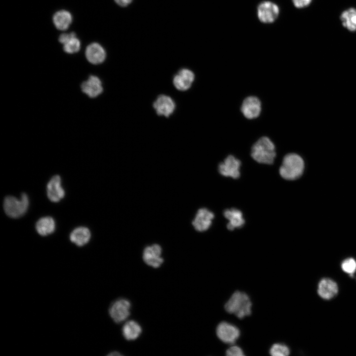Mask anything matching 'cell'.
<instances>
[{"instance_id":"cell-27","label":"cell","mask_w":356,"mask_h":356,"mask_svg":"<svg viewBox=\"0 0 356 356\" xmlns=\"http://www.w3.org/2000/svg\"><path fill=\"white\" fill-rule=\"evenodd\" d=\"M227 356H243L245 355L242 349L237 346H232L226 351Z\"/></svg>"},{"instance_id":"cell-12","label":"cell","mask_w":356,"mask_h":356,"mask_svg":"<svg viewBox=\"0 0 356 356\" xmlns=\"http://www.w3.org/2000/svg\"><path fill=\"white\" fill-rule=\"evenodd\" d=\"M195 79L193 72L188 69H182L174 76L173 84L175 88L181 91L188 89Z\"/></svg>"},{"instance_id":"cell-20","label":"cell","mask_w":356,"mask_h":356,"mask_svg":"<svg viewBox=\"0 0 356 356\" xmlns=\"http://www.w3.org/2000/svg\"><path fill=\"white\" fill-rule=\"evenodd\" d=\"M90 238L89 229L85 227H79L75 229L70 234V239L78 246L87 244Z\"/></svg>"},{"instance_id":"cell-7","label":"cell","mask_w":356,"mask_h":356,"mask_svg":"<svg viewBox=\"0 0 356 356\" xmlns=\"http://www.w3.org/2000/svg\"><path fill=\"white\" fill-rule=\"evenodd\" d=\"M241 164L239 159L232 155H229L219 164V172L224 177H229L234 179L238 178L240 176Z\"/></svg>"},{"instance_id":"cell-28","label":"cell","mask_w":356,"mask_h":356,"mask_svg":"<svg viewBox=\"0 0 356 356\" xmlns=\"http://www.w3.org/2000/svg\"><path fill=\"white\" fill-rule=\"evenodd\" d=\"M312 0H292L294 6L297 8H303L308 6Z\"/></svg>"},{"instance_id":"cell-14","label":"cell","mask_w":356,"mask_h":356,"mask_svg":"<svg viewBox=\"0 0 356 356\" xmlns=\"http://www.w3.org/2000/svg\"><path fill=\"white\" fill-rule=\"evenodd\" d=\"M82 91L90 98H94L103 91L100 80L96 76H90L88 79L81 85Z\"/></svg>"},{"instance_id":"cell-5","label":"cell","mask_w":356,"mask_h":356,"mask_svg":"<svg viewBox=\"0 0 356 356\" xmlns=\"http://www.w3.org/2000/svg\"><path fill=\"white\" fill-rule=\"evenodd\" d=\"M216 334L222 342L232 344L239 337L240 331L235 325L226 321H222L217 327Z\"/></svg>"},{"instance_id":"cell-16","label":"cell","mask_w":356,"mask_h":356,"mask_svg":"<svg viewBox=\"0 0 356 356\" xmlns=\"http://www.w3.org/2000/svg\"><path fill=\"white\" fill-rule=\"evenodd\" d=\"M106 53L104 48L99 44L92 43L87 47L86 56L88 60L93 64L102 63L106 58Z\"/></svg>"},{"instance_id":"cell-30","label":"cell","mask_w":356,"mask_h":356,"mask_svg":"<svg viewBox=\"0 0 356 356\" xmlns=\"http://www.w3.org/2000/svg\"><path fill=\"white\" fill-rule=\"evenodd\" d=\"M121 355L119 353H118L117 352H112L111 353H110L108 355V356H121Z\"/></svg>"},{"instance_id":"cell-9","label":"cell","mask_w":356,"mask_h":356,"mask_svg":"<svg viewBox=\"0 0 356 356\" xmlns=\"http://www.w3.org/2000/svg\"><path fill=\"white\" fill-rule=\"evenodd\" d=\"M162 254V249L161 246L154 244L147 246L144 249L142 258L147 265L154 268H158L164 262Z\"/></svg>"},{"instance_id":"cell-17","label":"cell","mask_w":356,"mask_h":356,"mask_svg":"<svg viewBox=\"0 0 356 356\" xmlns=\"http://www.w3.org/2000/svg\"><path fill=\"white\" fill-rule=\"evenodd\" d=\"M338 292L337 283L329 278L321 279L318 285L317 292L320 297L329 300L334 297Z\"/></svg>"},{"instance_id":"cell-2","label":"cell","mask_w":356,"mask_h":356,"mask_svg":"<svg viewBox=\"0 0 356 356\" xmlns=\"http://www.w3.org/2000/svg\"><path fill=\"white\" fill-rule=\"evenodd\" d=\"M252 306L250 297L246 293L236 291L226 302L224 309L228 313L242 319L251 314Z\"/></svg>"},{"instance_id":"cell-13","label":"cell","mask_w":356,"mask_h":356,"mask_svg":"<svg viewBox=\"0 0 356 356\" xmlns=\"http://www.w3.org/2000/svg\"><path fill=\"white\" fill-rule=\"evenodd\" d=\"M153 107L158 115L168 117L174 112L175 104L170 96L160 95L154 101Z\"/></svg>"},{"instance_id":"cell-26","label":"cell","mask_w":356,"mask_h":356,"mask_svg":"<svg viewBox=\"0 0 356 356\" xmlns=\"http://www.w3.org/2000/svg\"><path fill=\"white\" fill-rule=\"evenodd\" d=\"M341 267L344 272L353 276L354 273L356 271V261L352 258L347 259L342 262Z\"/></svg>"},{"instance_id":"cell-18","label":"cell","mask_w":356,"mask_h":356,"mask_svg":"<svg viewBox=\"0 0 356 356\" xmlns=\"http://www.w3.org/2000/svg\"><path fill=\"white\" fill-rule=\"evenodd\" d=\"M223 216L228 220L226 227L229 230H233L235 228H241L245 223L242 213L238 209H226L223 212Z\"/></svg>"},{"instance_id":"cell-29","label":"cell","mask_w":356,"mask_h":356,"mask_svg":"<svg viewBox=\"0 0 356 356\" xmlns=\"http://www.w3.org/2000/svg\"><path fill=\"white\" fill-rule=\"evenodd\" d=\"M116 3L121 6H126L129 4L133 0H114Z\"/></svg>"},{"instance_id":"cell-6","label":"cell","mask_w":356,"mask_h":356,"mask_svg":"<svg viewBox=\"0 0 356 356\" xmlns=\"http://www.w3.org/2000/svg\"><path fill=\"white\" fill-rule=\"evenodd\" d=\"M240 111L243 116L248 120L257 118L262 111V102L256 96L250 95L244 99Z\"/></svg>"},{"instance_id":"cell-24","label":"cell","mask_w":356,"mask_h":356,"mask_svg":"<svg viewBox=\"0 0 356 356\" xmlns=\"http://www.w3.org/2000/svg\"><path fill=\"white\" fill-rule=\"evenodd\" d=\"M344 27L351 32L356 31V9L350 8L343 11L340 17Z\"/></svg>"},{"instance_id":"cell-19","label":"cell","mask_w":356,"mask_h":356,"mask_svg":"<svg viewBox=\"0 0 356 356\" xmlns=\"http://www.w3.org/2000/svg\"><path fill=\"white\" fill-rule=\"evenodd\" d=\"M60 42L63 44L64 50L68 53L78 52L80 48V42L74 32L61 35Z\"/></svg>"},{"instance_id":"cell-11","label":"cell","mask_w":356,"mask_h":356,"mask_svg":"<svg viewBox=\"0 0 356 356\" xmlns=\"http://www.w3.org/2000/svg\"><path fill=\"white\" fill-rule=\"evenodd\" d=\"M279 12L278 6L269 1L262 2L258 7V16L259 20L265 23L273 22Z\"/></svg>"},{"instance_id":"cell-1","label":"cell","mask_w":356,"mask_h":356,"mask_svg":"<svg viewBox=\"0 0 356 356\" xmlns=\"http://www.w3.org/2000/svg\"><path fill=\"white\" fill-rule=\"evenodd\" d=\"M276 155L274 143L270 138L266 136L259 138L251 147L252 158L260 164H272Z\"/></svg>"},{"instance_id":"cell-15","label":"cell","mask_w":356,"mask_h":356,"mask_svg":"<svg viewBox=\"0 0 356 356\" xmlns=\"http://www.w3.org/2000/svg\"><path fill=\"white\" fill-rule=\"evenodd\" d=\"M65 192L61 187V178L59 176L55 175L48 182L47 185V195L49 199L54 202H57L63 198Z\"/></svg>"},{"instance_id":"cell-8","label":"cell","mask_w":356,"mask_h":356,"mask_svg":"<svg viewBox=\"0 0 356 356\" xmlns=\"http://www.w3.org/2000/svg\"><path fill=\"white\" fill-rule=\"evenodd\" d=\"M131 305L127 299H120L115 301L110 306L109 313L116 323L126 320L130 314Z\"/></svg>"},{"instance_id":"cell-23","label":"cell","mask_w":356,"mask_h":356,"mask_svg":"<svg viewBox=\"0 0 356 356\" xmlns=\"http://www.w3.org/2000/svg\"><path fill=\"white\" fill-rule=\"evenodd\" d=\"M37 232L42 236L52 233L55 229V222L52 218L46 217L41 218L36 223Z\"/></svg>"},{"instance_id":"cell-25","label":"cell","mask_w":356,"mask_h":356,"mask_svg":"<svg viewBox=\"0 0 356 356\" xmlns=\"http://www.w3.org/2000/svg\"><path fill=\"white\" fill-rule=\"evenodd\" d=\"M269 354L272 356H287L290 354L289 348L286 345L275 343L270 347Z\"/></svg>"},{"instance_id":"cell-21","label":"cell","mask_w":356,"mask_h":356,"mask_svg":"<svg viewBox=\"0 0 356 356\" xmlns=\"http://www.w3.org/2000/svg\"><path fill=\"white\" fill-rule=\"evenodd\" d=\"M142 329L140 325L134 320L127 321L123 326L122 333L124 338L129 341L136 339L140 335Z\"/></svg>"},{"instance_id":"cell-3","label":"cell","mask_w":356,"mask_h":356,"mask_svg":"<svg viewBox=\"0 0 356 356\" xmlns=\"http://www.w3.org/2000/svg\"><path fill=\"white\" fill-rule=\"evenodd\" d=\"M304 169L302 158L296 153H289L283 158L279 169L280 176L286 180H295L301 177Z\"/></svg>"},{"instance_id":"cell-4","label":"cell","mask_w":356,"mask_h":356,"mask_svg":"<svg viewBox=\"0 0 356 356\" xmlns=\"http://www.w3.org/2000/svg\"><path fill=\"white\" fill-rule=\"evenodd\" d=\"M29 205V199L26 193L21 195V200L12 196H6L3 202V208L5 214L12 218L22 217L26 212Z\"/></svg>"},{"instance_id":"cell-22","label":"cell","mask_w":356,"mask_h":356,"mask_svg":"<svg viewBox=\"0 0 356 356\" xmlns=\"http://www.w3.org/2000/svg\"><path fill=\"white\" fill-rule=\"evenodd\" d=\"M72 20L71 13L64 10L56 12L53 17V21L55 27L61 30L67 29L71 23Z\"/></svg>"},{"instance_id":"cell-10","label":"cell","mask_w":356,"mask_h":356,"mask_svg":"<svg viewBox=\"0 0 356 356\" xmlns=\"http://www.w3.org/2000/svg\"><path fill=\"white\" fill-rule=\"evenodd\" d=\"M214 214L205 208L198 210L192 222L194 229L198 232H204L208 230L212 224Z\"/></svg>"}]
</instances>
